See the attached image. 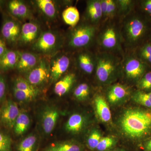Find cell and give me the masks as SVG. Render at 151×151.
Returning a JSON list of instances; mask_svg holds the SVG:
<instances>
[{
    "mask_svg": "<svg viewBox=\"0 0 151 151\" xmlns=\"http://www.w3.org/2000/svg\"><path fill=\"white\" fill-rule=\"evenodd\" d=\"M121 127L125 134L130 138H141L151 129V113L139 109H129L121 119Z\"/></svg>",
    "mask_w": 151,
    "mask_h": 151,
    "instance_id": "1",
    "label": "cell"
},
{
    "mask_svg": "<svg viewBox=\"0 0 151 151\" xmlns=\"http://www.w3.org/2000/svg\"><path fill=\"white\" fill-rule=\"evenodd\" d=\"M95 71L97 80L103 84L111 82L122 66L118 58L104 52L96 55Z\"/></svg>",
    "mask_w": 151,
    "mask_h": 151,
    "instance_id": "2",
    "label": "cell"
},
{
    "mask_svg": "<svg viewBox=\"0 0 151 151\" xmlns=\"http://www.w3.org/2000/svg\"><path fill=\"white\" fill-rule=\"evenodd\" d=\"M63 45V39L58 33L47 30L42 32L32 45V49L37 54L52 56L58 53Z\"/></svg>",
    "mask_w": 151,
    "mask_h": 151,
    "instance_id": "3",
    "label": "cell"
},
{
    "mask_svg": "<svg viewBox=\"0 0 151 151\" xmlns=\"http://www.w3.org/2000/svg\"><path fill=\"white\" fill-rule=\"evenodd\" d=\"M96 33V27L92 24H81L76 26L68 36V45L74 49L86 47L92 43Z\"/></svg>",
    "mask_w": 151,
    "mask_h": 151,
    "instance_id": "4",
    "label": "cell"
},
{
    "mask_svg": "<svg viewBox=\"0 0 151 151\" xmlns=\"http://www.w3.org/2000/svg\"><path fill=\"white\" fill-rule=\"evenodd\" d=\"M49 61L46 58H40L37 65L26 73L25 78L32 86L38 88L46 83L50 79Z\"/></svg>",
    "mask_w": 151,
    "mask_h": 151,
    "instance_id": "5",
    "label": "cell"
},
{
    "mask_svg": "<svg viewBox=\"0 0 151 151\" xmlns=\"http://www.w3.org/2000/svg\"><path fill=\"white\" fill-rule=\"evenodd\" d=\"M70 57L65 53H57L49 61L50 80L56 82L68 70L71 64Z\"/></svg>",
    "mask_w": 151,
    "mask_h": 151,
    "instance_id": "6",
    "label": "cell"
},
{
    "mask_svg": "<svg viewBox=\"0 0 151 151\" xmlns=\"http://www.w3.org/2000/svg\"><path fill=\"white\" fill-rule=\"evenodd\" d=\"M22 25L15 19L5 16L4 19L1 33L2 38L9 45L14 46L18 43Z\"/></svg>",
    "mask_w": 151,
    "mask_h": 151,
    "instance_id": "7",
    "label": "cell"
},
{
    "mask_svg": "<svg viewBox=\"0 0 151 151\" xmlns=\"http://www.w3.org/2000/svg\"><path fill=\"white\" fill-rule=\"evenodd\" d=\"M145 28V25L140 19L135 17L128 19L124 25L125 40L128 44L135 43L143 35Z\"/></svg>",
    "mask_w": 151,
    "mask_h": 151,
    "instance_id": "8",
    "label": "cell"
},
{
    "mask_svg": "<svg viewBox=\"0 0 151 151\" xmlns=\"http://www.w3.org/2000/svg\"><path fill=\"white\" fill-rule=\"evenodd\" d=\"M98 42L104 49L116 50L120 49L121 46V35L115 27L108 26L100 34Z\"/></svg>",
    "mask_w": 151,
    "mask_h": 151,
    "instance_id": "9",
    "label": "cell"
},
{
    "mask_svg": "<svg viewBox=\"0 0 151 151\" xmlns=\"http://www.w3.org/2000/svg\"><path fill=\"white\" fill-rule=\"evenodd\" d=\"M42 32L40 25L33 21L22 25L18 44L20 45H32L40 37Z\"/></svg>",
    "mask_w": 151,
    "mask_h": 151,
    "instance_id": "10",
    "label": "cell"
},
{
    "mask_svg": "<svg viewBox=\"0 0 151 151\" xmlns=\"http://www.w3.org/2000/svg\"><path fill=\"white\" fill-rule=\"evenodd\" d=\"M19 110L15 102L8 100L0 109V122L6 128L13 129L16 120L19 114Z\"/></svg>",
    "mask_w": 151,
    "mask_h": 151,
    "instance_id": "11",
    "label": "cell"
},
{
    "mask_svg": "<svg viewBox=\"0 0 151 151\" xmlns=\"http://www.w3.org/2000/svg\"><path fill=\"white\" fill-rule=\"evenodd\" d=\"M123 69L128 79H139L145 73V65L137 58L133 57H127L123 63Z\"/></svg>",
    "mask_w": 151,
    "mask_h": 151,
    "instance_id": "12",
    "label": "cell"
},
{
    "mask_svg": "<svg viewBox=\"0 0 151 151\" xmlns=\"http://www.w3.org/2000/svg\"><path fill=\"white\" fill-rule=\"evenodd\" d=\"M40 58L35 52L19 51L18 61L15 69L20 73H28L37 65Z\"/></svg>",
    "mask_w": 151,
    "mask_h": 151,
    "instance_id": "13",
    "label": "cell"
},
{
    "mask_svg": "<svg viewBox=\"0 0 151 151\" xmlns=\"http://www.w3.org/2000/svg\"><path fill=\"white\" fill-rule=\"evenodd\" d=\"M59 117L58 110L53 106H47L42 113L41 124L45 134H51L56 126Z\"/></svg>",
    "mask_w": 151,
    "mask_h": 151,
    "instance_id": "14",
    "label": "cell"
},
{
    "mask_svg": "<svg viewBox=\"0 0 151 151\" xmlns=\"http://www.w3.org/2000/svg\"><path fill=\"white\" fill-rule=\"evenodd\" d=\"M9 13L15 18L26 20L32 18L31 11L27 5L20 0H12L7 3Z\"/></svg>",
    "mask_w": 151,
    "mask_h": 151,
    "instance_id": "15",
    "label": "cell"
},
{
    "mask_svg": "<svg viewBox=\"0 0 151 151\" xmlns=\"http://www.w3.org/2000/svg\"><path fill=\"white\" fill-rule=\"evenodd\" d=\"M37 8L44 17L50 20H54L58 14V6L55 1L36 0L34 1Z\"/></svg>",
    "mask_w": 151,
    "mask_h": 151,
    "instance_id": "16",
    "label": "cell"
},
{
    "mask_svg": "<svg viewBox=\"0 0 151 151\" xmlns=\"http://www.w3.org/2000/svg\"><path fill=\"white\" fill-rule=\"evenodd\" d=\"M76 63L79 69L86 74H92L96 68V57L87 52L78 53Z\"/></svg>",
    "mask_w": 151,
    "mask_h": 151,
    "instance_id": "17",
    "label": "cell"
},
{
    "mask_svg": "<svg viewBox=\"0 0 151 151\" xmlns=\"http://www.w3.org/2000/svg\"><path fill=\"white\" fill-rule=\"evenodd\" d=\"M75 81V73H68L55 82L54 87V93L60 97L65 95L70 91Z\"/></svg>",
    "mask_w": 151,
    "mask_h": 151,
    "instance_id": "18",
    "label": "cell"
},
{
    "mask_svg": "<svg viewBox=\"0 0 151 151\" xmlns=\"http://www.w3.org/2000/svg\"><path fill=\"white\" fill-rule=\"evenodd\" d=\"M19 51L8 50L0 58V71H6L14 69L18 61Z\"/></svg>",
    "mask_w": 151,
    "mask_h": 151,
    "instance_id": "19",
    "label": "cell"
},
{
    "mask_svg": "<svg viewBox=\"0 0 151 151\" xmlns=\"http://www.w3.org/2000/svg\"><path fill=\"white\" fill-rule=\"evenodd\" d=\"M86 14L87 19L92 24H95L100 21L103 17L100 1H88L86 5Z\"/></svg>",
    "mask_w": 151,
    "mask_h": 151,
    "instance_id": "20",
    "label": "cell"
},
{
    "mask_svg": "<svg viewBox=\"0 0 151 151\" xmlns=\"http://www.w3.org/2000/svg\"><path fill=\"white\" fill-rule=\"evenodd\" d=\"M129 89L127 86L116 84L110 87L107 94V97L110 103L114 104L124 100L129 95Z\"/></svg>",
    "mask_w": 151,
    "mask_h": 151,
    "instance_id": "21",
    "label": "cell"
},
{
    "mask_svg": "<svg viewBox=\"0 0 151 151\" xmlns=\"http://www.w3.org/2000/svg\"><path fill=\"white\" fill-rule=\"evenodd\" d=\"M97 115L103 122L108 123L111 119V113L107 102L102 96H97L94 100Z\"/></svg>",
    "mask_w": 151,
    "mask_h": 151,
    "instance_id": "22",
    "label": "cell"
},
{
    "mask_svg": "<svg viewBox=\"0 0 151 151\" xmlns=\"http://www.w3.org/2000/svg\"><path fill=\"white\" fill-rule=\"evenodd\" d=\"M31 120L28 114L23 111L20 112L13 127L14 133L17 136H22L29 129Z\"/></svg>",
    "mask_w": 151,
    "mask_h": 151,
    "instance_id": "23",
    "label": "cell"
},
{
    "mask_svg": "<svg viewBox=\"0 0 151 151\" xmlns=\"http://www.w3.org/2000/svg\"><path fill=\"white\" fill-rule=\"evenodd\" d=\"M85 124V119L81 114L75 113L69 117L65 126V130L70 133L76 134L81 132Z\"/></svg>",
    "mask_w": 151,
    "mask_h": 151,
    "instance_id": "24",
    "label": "cell"
},
{
    "mask_svg": "<svg viewBox=\"0 0 151 151\" xmlns=\"http://www.w3.org/2000/svg\"><path fill=\"white\" fill-rule=\"evenodd\" d=\"M62 16L64 22L72 27L76 26L80 19V14L78 10L72 6L64 9L63 12Z\"/></svg>",
    "mask_w": 151,
    "mask_h": 151,
    "instance_id": "25",
    "label": "cell"
},
{
    "mask_svg": "<svg viewBox=\"0 0 151 151\" xmlns=\"http://www.w3.org/2000/svg\"><path fill=\"white\" fill-rule=\"evenodd\" d=\"M81 147L72 142L55 143L47 148L45 151H81Z\"/></svg>",
    "mask_w": 151,
    "mask_h": 151,
    "instance_id": "26",
    "label": "cell"
},
{
    "mask_svg": "<svg viewBox=\"0 0 151 151\" xmlns=\"http://www.w3.org/2000/svg\"><path fill=\"white\" fill-rule=\"evenodd\" d=\"M37 138L33 134L28 135L18 144V151H35L36 149Z\"/></svg>",
    "mask_w": 151,
    "mask_h": 151,
    "instance_id": "27",
    "label": "cell"
},
{
    "mask_svg": "<svg viewBox=\"0 0 151 151\" xmlns=\"http://www.w3.org/2000/svg\"><path fill=\"white\" fill-rule=\"evenodd\" d=\"M12 88L21 91L31 92L39 91V88L32 86L25 78L21 76H18L14 78L13 81Z\"/></svg>",
    "mask_w": 151,
    "mask_h": 151,
    "instance_id": "28",
    "label": "cell"
},
{
    "mask_svg": "<svg viewBox=\"0 0 151 151\" xmlns=\"http://www.w3.org/2000/svg\"><path fill=\"white\" fill-rule=\"evenodd\" d=\"M39 91L31 92L24 91L12 88V93L14 97L18 101L22 102H29L37 97Z\"/></svg>",
    "mask_w": 151,
    "mask_h": 151,
    "instance_id": "29",
    "label": "cell"
},
{
    "mask_svg": "<svg viewBox=\"0 0 151 151\" xmlns=\"http://www.w3.org/2000/svg\"><path fill=\"white\" fill-rule=\"evenodd\" d=\"M133 99L140 105L151 108V92L145 93L141 91H137L133 95Z\"/></svg>",
    "mask_w": 151,
    "mask_h": 151,
    "instance_id": "30",
    "label": "cell"
},
{
    "mask_svg": "<svg viewBox=\"0 0 151 151\" xmlns=\"http://www.w3.org/2000/svg\"><path fill=\"white\" fill-rule=\"evenodd\" d=\"M90 92V88L88 84L85 83L78 84L73 92V95L77 100L83 101L87 99Z\"/></svg>",
    "mask_w": 151,
    "mask_h": 151,
    "instance_id": "31",
    "label": "cell"
},
{
    "mask_svg": "<svg viewBox=\"0 0 151 151\" xmlns=\"http://www.w3.org/2000/svg\"><path fill=\"white\" fill-rule=\"evenodd\" d=\"M117 10L121 15L125 16L130 12L133 6V1L130 0L116 1Z\"/></svg>",
    "mask_w": 151,
    "mask_h": 151,
    "instance_id": "32",
    "label": "cell"
},
{
    "mask_svg": "<svg viewBox=\"0 0 151 151\" xmlns=\"http://www.w3.org/2000/svg\"><path fill=\"white\" fill-rule=\"evenodd\" d=\"M101 138L100 132L98 130H93L87 139V144L89 148L92 150L96 148Z\"/></svg>",
    "mask_w": 151,
    "mask_h": 151,
    "instance_id": "33",
    "label": "cell"
},
{
    "mask_svg": "<svg viewBox=\"0 0 151 151\" xmlns=\"http://www.w3.org/2000/svg\"><path fill=\"white\" fill-rule=\"evenodd\" d=\"M12 143L10 137L0 132V151H12Z\"/></svg>",
    "mask_w": 151,
    "mask_h": 151,
    "instance_id": "34",
    "label": "cell"
},
{
    "mask_svg": "<svg viewBox=\"0 0 151 151\" xmlns=\"http://www.w3.org/2000/svg\"><path fill=\"white\" fill-rule=\"evenodd\" d=\"M138 86L142 90L151 89V71L146 73L142 76L138 82Z\"/></svg>",
    "mask_w": 151,
    "mask_h": 151,
    "instance_id": "35",
    "label": "cell"
},
{
    "mask_svg": "<svg viewBox=\"0 0 151 151\" xmlns=\"http://www.w3.org/2000/svg\"><path fill=\"white\" fill-rule=\"evenodd\" d=\"M114 143L115 140L113 138L110 137L101 138L96 149L99 151H104L112 147Z\"/></svg>",
    "mask_w": 151,
    "mask_h": 151,
    "instance_id": "36",
    "label": "cell"
},
{
    "mask_svg": "<svg viewBox=\"0 0 151 151\" xmlns=\"http://www.w3.org/2000/svg\"><path fill=\"white\" fill-rule=\"evenodd\" d=\"M118 12L116 1L107 0V12L106 17L113 18Z\"/></svg>",
    "mask_w": 151,
    "mask_h": 151,
    "instance_id": "37",
    "label": "cell"
},
{
    "mask_svg": "<svg viewBox=\"0 0 151 151\" xmlns=\"http://www.w3.org/2000/svg\"><path fill=\"white\" fill-rule=\"evenodd\" d=\"M141 56L143 59L151 64V45L147 44L141 49Z\"/></svg>",
    "mask_w": 151,
    "mask_h": 151,
    "instance_id": "38",
    "label": "cell"
},
{
    "mask_svg": "<svg viewBox=\"0 0 151 151\" xmlns=\"http://www.w3.org/2000/svg\"><path fill=\"white\" fill-rule=\"evenodd\" d=\"M6 92V82L4 76L0 74V102L4 100Z\"/></svg>",
    "mask_w": 151,
    "mask_h": 151,
    "instance_id": "39",
    "label": "cell"
},
{
    "mask_svg": "<svg viewBox=\"0 0 151 151\" xmlns=\"http://www.w3.org/2000/svg\"><path fill=\"white\" fill-rule=\"evenodd\" d=\"M6 47V42L2 38L0 37V58L4 55L7 51Z\"/></svg>",
    "mask_w": 151,
    "mask_h": 151,
    "instance_id": "40",
    "label": "cell"
},
{
    "mask_svg": "<svg viewBox=\"0 0 151 151\" xmlns=\"http://www.w3.org/2000/svg\"><path fill=\"white\" fill-rule=\"evenodd\" d=\"M144 10L151 16V0L145 1L143 3Z\"/></svg>",
    "mask_w": 151,
    "mask_h": 151,
    "instance_id": "41",
    "label": "cell"
},
{
    "mask_svg": "<svg viewBox=\"0 0 151 151\" xmlns=\"http://www.w3.org/2000/svg\"><path fill=\"white\" fill-rule=\"evenodd\" d=\"M101 10H102V14L103 17H106V12H107V0H101Z\"/></svg>",
    "mask_w": 151,
    "mask_h": 151,
    "instance_id": "42",
    "label": "cell"
},
{
    "mask_svg": "<svg viewBox=\"0 0 151 151\" xmlns=\"http://www.w3.org/2000/svg\"><path fill=\"white\" fill-rule=\"evenodd\" d=\"M146 149L147 150L151 151V140L146 145Z\"/></svg>",
    "mask_w": 151,
    "mask_h": 151,
    "instance_id": "43",
    "label": "cell"
},
{
    "mask_svg": "<svg viewBox=\"0 0 151 151\" xmlns=\"http://www.w3.org/2000/svg\"><path fill=\"white\" fill-rule=\"evenodd\" d=\"M5 1L0 0V10L2 8L4 4Z\"/></svg>",
    "mask_w": 151,
    "mask_h": 151,
    "instance_id": "44",
    "label": "cell"
}]
</instances>
